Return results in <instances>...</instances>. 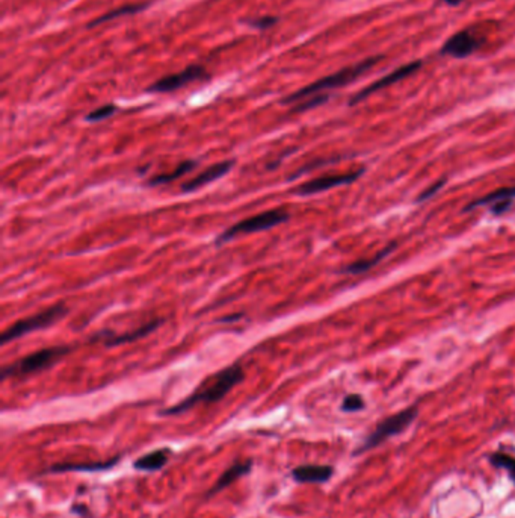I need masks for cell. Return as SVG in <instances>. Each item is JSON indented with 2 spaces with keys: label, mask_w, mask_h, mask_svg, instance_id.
I'll list each match as a JSON object with an SVG mask.
<instances>
[{
  "label": "cell",
  "mask_w": 515,
  "mask_h": 518,
  "mask_svg": "<svg viewBox=\"0 0 515 518\" xmlns=\"http://www.w3.org/2000/svg\"><path fill=\"white\" fill-rule=\"evenodd\" d=\"M245 379V371L241 364H232V366L221 370L219 373L206 379L204 382L186 399L167 409H162L159 414L163 417L178 416L197 407L200 403H215L223 400L236 385H239Z\"/></svg>",
  "instance_id": "cell-1"
},
{
  "label": "cell",
  "mask_w": 515,
  "mask_h": 518,
  "mask_svg": "<svg viewBox=\"0 0 515 518\" xmlns=\"http://www.w3.org/2000/svg\"><path fill=\"white\" fill-rule=\"evenodd\" d=\"M382 60L381 55L377 56H371V58H366L364 61L354 64V66H349L341 69L336 73H333L330 76H325L319 80H315L313 84H310L301 90L289 94L288 97H284L281 103L289 105V103H295V102H302L307 97H312L316 94H322V91L326 90H336V88L349 85L350 82H354L358 78H362L366 71H369L372 67L377 66V64Z\"/></svg>",
  "instance_id": "cell-2"
},
{
  "label": "cell",
  "mask_w": 515,
  "mask_h": 518,
  "mask_svg": "<svg viewBox=\"0 0 515 518\" xmlns=\"http://www.w3.org/2000/svg\"><path fill=\"white\" fill-rule=\"evenodd\" d=\"M70 352V346H55L37 350L28 356H23L19 361L3 366L2 371H0V379L6 380L10 377H23L41 373V371L48 370L53 367L55 364H58L64 356H67Z\"/></svg>",
  "instance_id": "cell-3"
},
{
  "label": "cell",
  "mask_w": 515,
  "mask_h": 518,
  "mask_svg": "<svg viewBox=\"0 0 515 518\" xmlns=\"http://www.w3.org/2000/svg\"><path fill=\"white\" fill-rule=\"evenodd\" d=\"M289 218L290 215L285 213L284 209H269V211H263L248 218H243V220L234 223L230 228H227L224 232H221L215 240V246L221 247L234 240L236 237L277 228V226L288 222Z\"/></svg>",
  "instance_id": "cell-4"
},
{
  "label": "cell",
  "mask_w": 515,
  "mask_h": 518,
  "mask_svg": "<svg viewBox=\"0 0 515 518\" xmlns=\"http://www.w3.org/2000/svg\"><path fill=\"white\" fill-rule=\"evenodd\" d=\"M67 314H68L67 305L62 303V302L56 303L50 307H47V310H44V311L37 312L34 315H29V317H24L19 321H15L14 325H11L10 328L5 329V332L2 334V338H0V343L6 346V344L15 341V339L32 334V332L50 328V326L56 325V323H58L59 320H62Z\"/></svg>",
  "instance_id": "cell-5"
},
{
  "label": "cell",
  "mask_w": 515,
  "mask_h": 518,
  "mask_svg": "<svg viewBox=\"0 0 515 518\" xmlns=\"http://www.w3.org/2000/svg\"><path fill=\"white\" fill-rule=\"evenodd\" d=\"M417 414H419V409H417V407H411L397 412L395 416L384 418L382 422H380L378 426L375 427V431L367 436L362 446L354 452V455H363L364 452L372 450L375 447H378L380 444L386 443L391 436H396L405 432L417 418Z\"/></svg>",
  "instance_id": "cell-6"
},
{
  "label": "cell",
  "mask_w": 515,
  "mask_h": 518,
  "mask_svg": "<svg viewBox=\"0 0 515 518\" xmlns=\"http://www.w3.org/2000/svg\"><path fill=\"white\" fill-rule=\"evenodd\" d=\"M364 168H359L357 172H350L345 175H328V176H321V177H315L312 181H307L304 184H301L298 188L293 190V193L298 194L301 197H308L313 196V194L319 193H325L333 188L343 187V185H349L355 182L359 176L363 175Z\"/></svg>",
  "instance_id": "cell-7"
},
{
  "label": "cell",
  "mask_w": 515,
  "mask_h": 518,
  "mask_svg": "<svg viewBox=\"0 0 515 518\" xmlns=\"http://www.w3.org/2000/svg\"><path fill=\"white\" fill-rule=\"evenodd\" d=\"M209 75L204 67L201 66H189L185 70L174 73V75H168L165 78H162L156 82H153L147 91L149 93H171L180 90L186 85H189L192 82H197V80L206 79Z\"/></svg>",
  "instance_id": "cell-8"
},
{
  "label": "cell",
  "mask_w": 515,
  "mask_h": 518,
  "mask_svg": "<svg viewBox=\"0 0 515 518\" xmlns=\"http://www.w3.org/2000/svg\"><path fill=\"white\" fill-rule=\"evenodd\" d=\"M420 67H422V61H413V62L405 64V66H400L399 69H396V70H393L391 73H388L387 76H384V78H381L378 80H375L373 84H371L369 87L363 88L362 91L350 97L349 107H354V105H357L359 102H363L364 99H367V97L372 96L373 93L381 91V90H384V88H387L390 85H395V84L400 82V80H402V79L414 75V73L417 70H420Z\"/></svg>",
  "instance_id": "cell-9"
},
{
  "label": "cell",
  "mask_w": 515,
  "mask_h": 518,
  "mask_svg": "<svg viewBox=\"0 0 515 518\" xmlns=\"http://www.w3.org/2000/svg\"><path fill=\"white\" fill-rule=\"evenodd\" d=\"M163 321H165L163 319H154V320L145 323V325L139 326L133 330L124 332V334H113L112 330H102V332H99V334H95L91 338V341L93 343L100 341L106 347H117V346H121V344L135 343V341H138V339H142L145 337H149L151 332H154L158 328H160L163 325Z\"/></svg>",
  "instance_id": "cell-10"
},
{
  "label": "cell",
  "mask_w": 515,
  "mask_h": 518,
  "mask_svg": "<svg viewBox=\"0 0 515 518\" xmlns=\"http://www.w3.org/2000/svg\"><path fill=\"white\" fill-rule=\"evenodd\" d=\"M480 46V42L475 34H471L470 30H460L441 47L440 53L446 56H452L456 60L467 58V56L475 53Z\"/></svg>",
  "instance_id": "cell-11"
},
{
  "label": "cell",
  "mask_w": 515,
  "mask_h": 518,
  "mask_svg": "<svg viewBox=\"0 0 515 518\" xmlns=\"http://www.w3.org/2000/svg\"><path fill=\"white\" fill-rule=\"evenodd\" d=\"M233 166H234V159H227V161H223V163H216L214 166H210L200 175L192 177V179L183 182L180 190H182L183 193L197 191L203 187H206V185L221 179V177H224L233 168Z\"/></svg>",
  "instance_id": "cell-12"
},
{
  "label": "cell",
  "mask_w": 515,
  "mask_h": 518,
  "mask_svg": "<svg viewBox=\"0 0 515 518\" xmlns=\"http://www.w3.org/2000/svg\"><path fill=\"white\" fill-rule=\"evenodd\" d=\"M334 474L331 465L307 464L299 465L292 470V477L299 483H325L328 482Z\"/></svg>",
  "instance_id": "cell-13"
},
{
  "label": "cell",
  "mask_w": 515,
  "mask_h": 518,
  "mask_svg": "<svg viewBox=\"0 0 515 518\" xmlns=\"http://www.w3.org/2000/svg\"><path fill=\"white\" fill-rule=\"evenodd\" d=\"M252 468V461H242V463H236L234 465H232L230 468H227V470L223 473V476L219 477V479L216 481V483L214 485V488L209 490L206 492V497H212L218 494L219 491L225 490L227 487H230V485L234 482L241 479L242 476H247Z\"/></svg>",
  "instance_id": "cell-14"
},
{
  "label": "cell",
  "mask_w": 515,
  "mask_h": 518,
  "mask_svg": "<svg viewBox=\"0 0 515 518\" xmlns=\"http://www.w3.org/2000/svg\"><path fill=\"white\" fill-rule=\"evenodd\" d=\"M169 455L171 450L168 447L153 450L150 453H147V455L139 456L135 461L133 467L139 472H159L168 464Z\"/></svg>",
  "instance_id": "cell-15"
},
{
  "label": "cell",
  "mask_w": 515,
  "mask_h": 518,
  "mask_svg": "<svg viewBox=\"0 0 515 518\" xmlns=\"http://www.w3.org/2000/svg\"><path fill=\"white\" fill-rule=\"evenodd\" d=\"M121 456L117 455L108 461L102 463H89V464H56L48 468L50 473H64V472H106L109 468L115 467L120 463Z\"/></svg>",
  "instance_id": "cell-16"
},
{
  "label": "cell",
  "mask_w": 515,
  "mask_h": 518,
  "mask_svg": "<svg viewBox=\"0 0 515 518\" xmlns=\"http://www.w3.org/2000/svg\"><path fill=\"white\" fill-rule=\"evenodd\" d=\"M197 166H198V163L195 159H185V161H182V163L177 164V167L173 170V172L153 176L151 179L147 182V185H150V187H158V185H165V184H169V182H174V181L180 179L182 176L192 172V170Z\"/></svg>",
  "instance_id": "cell-17"
},
{
  "label": "cell",
  "mask_w": 515,
  "mask_h": 518,
  "mask_svg": "<svg viewBox=\"0 0 515 518\" xmlns=\"http://www.w3.org/2000/svg\"><path fill=\"white\" fill-rule=\"evenodd\" d=\"M396 249V244L393 242V244H388L387 247H384L381 252H378L375 256L369 258V259H362V261H357L354 264H349L346 267H343L341 269V273H346V274H359V273H364V271H369L371 269H373L375 265H378L384 258H386L387 255H390L393 250Z\"/></svg>",
  "instance_id": "cell-18"
},
{
  "label": "cell",
  "mask_w": 515,
  "mask_h": 518,
  "mask_svg": "<svg viewBox=\"0 0 515 518\" xmlns=\"http://www.w3.org/2000/svg\"><path fill=\"white\" fill-rule=\"evenodd\" d=\"M515 199V187H506V188H498L493 193L487 194V196L473 200L471 204L465 208V211H471L473 208L484 206V205H496V204H505V202H514Z\"/></svg>",
  "instance_id": "cell-19"
},
{
  "label": "cell",
  "mask_w": 515,
  "mask_h": 518,
  "mask_svg": "<svg viewBox=\"0 0 515 518\" xmlns=\"http://www.w3.org/2000/svg\"><path fill=\"white\" fill-rule=\"evenodd\" d=\"M488 463L494 468H500V470L508 473L509 479L515 485V456L508 455L505 452H493L488 455Z\"/></svg>",
  "instance_id": "cell-20"
},
{
  "label": "cell",
  "mask_w": 515,
  "mask_h": 518,
  "mask_svg": "<svg viewBox=\"0 0 515 518\" xmlns=\"http://www.w3.org/2000/svg\"><path fill=\"white\" fill-rule=\"evenodd\" d=\"M149 6L147 3H139V5H124V6H120V8H115V10H112L109 12H106L104 15H102V17L93 20L91 23L88 24V28H94V26H99V24L102 23H106V21H111L113 19H118V17H122V15H129V14H136L139 11L145 10V8Z\"/></svg>",
  "instance_id": "cell-21"
},
{
  "label": "cell",
  "mask_w": 515,
  "mask_h": 518,
  "mask_svg": "<svg viewBox=\"0 0 515 518\" xmlns=\"http://www.w3.org/2000/svg\"><path fill=\"white\" fill-rule=\"evenodd\" d=\"M117 107L113 103H108V105H103V107L97 108L94 111L89 112V114L86 116V121H89V123H95V121H102V120H106L112 117L113 114L117 112Z\"/></svg>",
  "instance_id": "cell-22"
},
{
  "label": "cell",
  "mask_w": 515,
  "mask_h": 518,
  "mask_svg": "<svg viewBox=\"0 0 515 518\" xmlns=\"http://www.w3.org/2000/svg\"><path fill=\"white\" fill-rule=\"evenodd\" d=\"M328 99H330L328 94H316L312 97H307L306 102H298V105L292 109V112H306L308 109L321 107V105H324Z\"/></svg>",
  "instance_id": "cell-23"
},
{
  "label": "cell",
  "mask_w": 515,
  "mask_h": 518,
  "mask_svg": "<svg viewBox=\"0 0 515 518\" xmlns=\"http://www.w3.org/2000/svg\"><path fill=\"white\" fill-rule=\"evenodd\" d=\"M366 408V402L359 394H349L341 402V411L357 412Z\"/></svg>",
  "instance_id": "cell-24"
},
{
  "label": "cell",
  "mask_w": 515,
  "mask_h": 518,
  "mask_svg": "<svg viewBox=\"0 0 515 518\" xmlns=\"http://www.w3.org/2000/svg\"><path fill=\"white\" fill-rule=\"evenodd\" d=\"M245 23H248L250 26L256 28V29H269V28L275 26V24L278 23V19L272 17V15H265V17L245 20Z\"/></svg>",
  "instance_id": "cell-25"
},
{
  "label": "cell",
  "mask_w": 515,
  "mask_h": 518,
  "mask_svg": "<svg viewBox=\"0 0 515 518\" xmlns=\"http://www.w3.org/2000/svg\"><path fill=\"white\" fill-rule=\"evenodd\" d=\"M444 184H446V179H441V181L436 182L434 185H431L429 188H427V190H424V191L420 194L419 199H417V202H424V200H428L429 197H432V196H434V194H437L441 188H443V185H444Z\"/></svg>",
  "instance_id": "cell-26"
},
{
  "label": "cell",
  "mask_w": 515,
  "mask_h": 518,
  "mask_svg": "<svg viewBox=\"0 0 515 518\" xmlns=\"http://www.w3.org/2000/svg\"><path fill=\"white\" fill-rule=\"evenodd\" d=\"M441 2H444L446 5H451V6H456V5L465 2V0H441Z\"/></svg>",
  "instance_id": "cell-27"
}]
</instances>
